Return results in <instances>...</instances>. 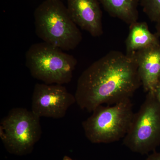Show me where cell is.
I'll use <instances>...</instances> for the list:
<instances>
[{
  "label": "cell",
  "mask_w": 160,
  "mask_h": 160,
  "mask_svg": "<svg viewBox=\"0 0 160 160\" xmlns=\"http://www.w3.org/2000/svg\"><path fill=\"white\" fill-rule=\"evenodd\" d=\"M141 86L133 54L113 50L83 72L74 96L80 108L92 112L104 104L112 105L131 99Z\"/></svg>",
  "instance_id": "6da1fadb"
},
{
  "label": "cell",
  "mask_w": 160,
  "mask_h": 160,
  "mask_svg": "<svg viewBox=\"0 0 160 160\" xmlns=\"http://www.w3.org/2000/svg\"><path fill=\"white\" fill-rule=\"evenodd\" d=\"M34 17L36 33L45 42L69 51L82 42V32L62 1L45 0L35 10Z\"/></svg>",
  "instance_id": "7a4b0ae2"
},
{
  "label": "cell",
  "mask_w": 160,
  "mask_h": 160,
  "mask_svg": "<svg viewBox=\"0 0 160 160\" xmlns=\"http://www.w3.org/2000/svg\"><path fill=\"white\" fill-rule=\"evenodd\" d=\"M77 63L73 56L45 42L32 44L26 54V66L32 76L45 84L70 82Z\"/></svg>",
  "instance_id": "3957f363"
},
{
  "label": "cell",
  "mask_w": 160,
  "mask_h": 160,
  "mask_svg": "<svg viewBox=\"0 0 160 160\" xmlns=\"http://www.w3.org/2000/svg\"><path fill=\"white\" fill-rule=\"evenodd\" d=\"M98 106L82 123L87 139L95 144L110 143L123 139L133 117L131 99Z\"/></svg>",
  "instance_id": "277c9868"
},
{
  "label": "cell",
  "mask_w": 160,
  "mask_h": 160,
  "mask_svg": "<svg viewBox=\"0 0 160 160\" xmlns=\"http://www.w3.org/2000/svg\"><path fill=\"white\" fill-rule=\"evenodd\" d=\"M123 145L131 151L147 154L160 145V103L152 92L134 113Z\"/></svg>",
  "instance_id": "5b68a950"
},
{
  "label": "cell",
  "mask_w": 160,
  "mask_h": 160,
  "mask_svg": "<svg viewBox=\"0 0 160 160\" xmlns=\"http://www.w3.org/2000/svg\"><path fill=\"white\" fill-rule=\"evenodd\" d=\"M42 134L40 118L26 108H13L0 123V138L12 154L30 153Z\"/></svg>",
  "instance_id": "8992f818"
},
{
  "label": "cell",
  "mask_w": 160,
  "mask_h": 160,
  "mask_svg": "<svg viewBox=\"0 0 160 160\" xmlns=\"http://www.w3.org/2000/svg\"><path fill=\"white\" fill-rule=\"evenodd\" d=\"M75 103V96L63 85L37 83L32 92L31 110L40 118H62Z\"/></svg>",
  "instance_id": "52a82bcc"
},
{
  "label": "cell",
  "mask_w": 160,
  "mask_h": 160,
  "mask_svg": "<svg viewBox=\"0 0 160 160\" xmlns=\"http://www.w3.org/2000/svg\"><path fill=\"white\" fill-rule=\"evenodd\" d=\"M68 12L77 26L93 37L103 34L102 11L98 0H67Z\"/></svg>",
  "instance_id": "ba28073f"
},
{
  "label": "cell",
  "mask_w": 160,
  "mask_h": 160,
  "mask_svg": "<svg viewBox=\"0 0 160 160\" xmlns=\"http://www.w3.org/2000/svg\"><path fill=\"white\" fill-rule=\"evenodd\" d=\"M132 54L137 64L143 89L147 93L153 92L160 79V44Z\"/></svg>",
  "instance_id": "9c48e42d"
},
{
  "label": "cell",
  "mask_w": 160,
  "mask_h": 160,
  "mask_svg": "<svg viewBox=\"0 0 160 160\" xmlns=\"http://www.w3.org/2000/svg\"><path fill=\"white\" fill-rule=\"evenodd\" d=\"M160 44L159 38L152 33L145 22H137L129 26V33L126 41V53L131 54Z\"/></svg>",
  "instance_id": "30bf717a"
},
{
  "label": "cell",
  "mask_w": 160,
  "mask_h": 160,
  "mask_svg": "<svg viewBox=\"0 0 160 160\" xmlns=\"http://www.w3.org/2000/svg\"><path fill=\"white\" fill-rule=\"evenodd\" d=\"M110 16L130 26L138 22L139 0H98Z\"/></svg>",
  "instance_id": "8fae6325"
},
{
  "label": "cell",
  "mask_w": 160,
  "mask_h": 160,
  "mask_svg": "<svg viewBox=\"0 0 160 160\" xmlns=\"http://www.w3.org/2000/svg\"><path fill=\"white\" fill-rule=\"evenodd\" d=\"M140 5L149 20L156 22L160 17V0H141Z\"/></svg>",
  "instance_id": "7c38bea8"
},
{
  "label": "cell",
  "mask_w": 160,
  "mask_h": 160,
  "mask_svg": "<svg viewBox=\"0 0 160 160\" xmlns=\"http://www.w3.org/2000/svg\"><path fill=\"white\" fill-rule=\"evenodd\" d=\"M146 160H160V152L153 151L149 155Z\"/></svg>",
  "instance_id": "4fadbf2b"
},
{
  "label": "cell",
  "mask_w": 160,
  "mask_h": 160,
  "mask_svg": "<svg viewBox=\"0 0 160 160\" xmlns=\"http://www.w3.org/2000/svg\"><path fill=\"white\" fill-rule=\"evenodd\" d=\"M152 92L154 93L156 98L160 103V79L158 82L157 85L155 88L154 91Z\"/></svg>",
  "instance_id": "5bb4252c"
},
{
  "label": "cell",
  "mask_w": 160,
  "mask_h": 160,
  "mask_svg": "<svg viewBox=\"0 0 160 160\" xmlns=\"http://www.w3.org/2000/svg\"><path fill=\"white\" fill-rule=\"evenodd\" d=\"M156 32L155 34L160 38V17L158 19L157 22H156Z\"/></svg>",
  "instance_id": "9a60e30c"
},
{
  "label": "cell",
  "mask_w": 160,
  "mask_h": 160,
  "mask_svg": "<svg viewBox=\"0 0 160 160\" xmlns=\"http://www.w3.org/2000/svg\"><path fill=\"white\" fill-rule=\"evenodd\" d=\"M63 160H73L71 158L67 156H65L63 158Z\"/></svg>",
  "instance_id": "2e32d148"
},
{
  "label": "cell",
  "mask_w": 160,
  "mask_h": 160,
  "mask_svg": "<svg viewBox=\"0 0 160 160\" xmlns=\"http://www.w3.org/2000/svg\"><path fill=\"white\" fill-rule=\"evenodd\" d=\"M58 1H61V0H58Z\"/></svg>",
  "instance_id": "e0dca14e"
}]
</instances>
